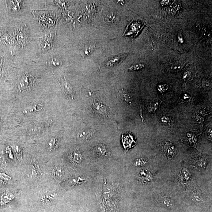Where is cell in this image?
<instances>
[{
  "label": "cell",
  "instance_id": "6da1fadb",
  "mask_svg": "<svg viewBox=\"0 0 212 212\" xmlns=\"http://www.w3.org/2000/svg\"><path fill=\"white\" fill-rule=\"evenodd\" d=\"M34 78L28 75L22 76L19 79L17 84L18 90L19 92H23L27 90L34 83Z\"/></svg>",
  "mask_w": 212,
  "mask_h": 212
},
{
  "label": "cell",
  "instance_id": "7a4b0ae2",
  "mask_svg": "<svg viewBox=\"0 0 212 212\" xmlns=\"http://www.w3.org/2000/svg\"><path fill=\"white\" fill-rule=\"evenodd\" d=\"M157 201L164 207L172 209L175 206V202L171 198L165 195L160 194L157 197Z\"/></svg>",
  "mask_w": 212,
  "mask_h": 212
},
{
  "label": "cell",
  "instance_id": "3957f363",
  "mask_svg": "<svg viewBox=\"0 0 212 212\" xmlns=\"http://www.w3.org/2000/svg\"><path fill=\"white\" fill-rule=\"evenodd\" d=\"M93 109L94 112L100 115L106 117L108 115V110L107 107L101 103L94 101L93 104Z\"/></svg>",
  "mask_w": 212,
  "mask_h": 212
},
{
  "label": "cell",
  "instance_id": "277c9868",
  "mask_svg": "<svg viewBox=\"0 0 212 212\" xmlns=\"http://www.w3.org/2000/svg\"><path fill=\"white\" fill-rule=\"evenodd\" d=\"M138 179L142 183H146L151 181L153 179V174L147 170H143L139 172Z\"/></svg>",
  "mask_w": 212,
  "mask_h": 212
},
{
  "label": "cell",
  "instance_id": "5b68a950",
  "mask_svg": "<svg viewBox=\"0 0 212 212\" xmlns=\"http://www.w3.org/2000/svg\"><path fill=\"white\" fill-rule=\"evenodd\" d=\"M40 45L43 51H48L52 46V38L51 36H47L39 40Z\"/></svg>",
  "mask_w": 212,
  "mask_h": 212
},
{
  "label": "cell",
  "instance_id": "8992f818",
  "mask_svg": "<svg viewBox=\"0 0 212 212\" xmlns=\"http://www.w3.org/2000/svg\"><path fill=\"white\" fill-rule=\"evenodd\" d=\"M43 109V105L40 103H34L26 107L23 110V112L24 114L33 113L34 112H39Z\"/></svg>",
  "mask_w": 212,
  "mask_h": 212
},
{
  "label": "cell",
  "instance_id": "52a82bcc",
  "mask_svg": "<svg viewBox=\"0 0 212 212\" xmlns=\"http://www.w3.org/2000/svg\"><path fill=\"white\" fill-rule=\"evenodd\" d=\"M127 55V54H120L112 57L106 62L105 65L107 66H111L118 65L122 62Z\"/></svg>",
  "mask_w": 212,
  "mask_h": 212
},
{
  "label": "cell",
  "instance_id": "ba28073f",
  "mask_svg": "<svg viewBox=\"0 0 212 212\" xmlns=\"http://www.w3.org/2000/svg\"><path fill=\"white\" fill-rule=\"evenodd\" d=\"M122 140L124 147L126 150L131 148L134 143H136L133 136L131 134L123 135Z\"/></svg>",
  "mask_w": 212,
  "mask_h": 212
},
{
  "label": "cell",
  "instance_id": "9c48e42d",
  "mask_svg": "<svg viewBox=\"0 0 212 212\" xmlns=\"http://www.w3.org/2000/svg\"><path fill=\"white\" fill-rule=\"evenodd\" d=\"M61 86L64 92L66 94L70 96L72 99H74V94L73 89L72 86L65 78L61 81Z\"/></svg>",
  "mask_w": 212,
  "mask_h": 212
},
{
  "label": "cell",
  "instance_id": "30bf717a",
  "mask_svg": "<svg viewBox=\"0 0 212 212\" xmlns=\"http://www.w3.org/2000/svg\"><path fill=\"white\" fill-rule=\"evenodd\" d=\"M164 149L165 153L169 157H174L176 153V150L175 146L169 142H165L164 145Z\"/></svg>",
  "mask_w": 212,
  "mask_h": 212
},
{
  "label": "cell",
  "instance_id": "8fae6325",
  "mask_svg": "<svg viewBox=\"0 0 212 212\" xmlns=\"http://www.w3.org/2000/svg\"><path fill=\"white\" fill-rule=\"evenodd\" d=\"M191 199L192 201L198 204H201L204 202V198L201 192L195 190L191 195Z\"/></svg>",
  "mask_w": 212,
  "mask_h": 212
},
{
  "label": "cell",
  "instance_id": "7c38bea8",
  "mask_svg": "<svg viewBox=\"0 0 212 212\" xmlns=\"http://www.w3.org/2000/svg\"><path fill=\"white\" fill-rule=\"evenodd\" d=\"M180 179L182 184H185L190 182L191 179V174L189 170L187 168H182L180 174Z\"/></svg>",
  "mask_w": 212,
  "mask_h": 212
},
{
  "label": "cell",
  "instance_id": "4fadbf2b",
  "mask_svg": "<svg viewBox=\"0 0 212 212\" xmlns=\"http://www.w3.org/2000/svg\"><path fill=\"white\" fill-rule=\"evenodd\" d=\"M119 95L120 97L127 104H130V105L132 104V97L126 90H124V89H121V90H120L119 92Z\"/></svg>",
  "mask_w": 212,
  "mask_h": 212
},
{
  "label": "cell",
  "instance_id": "5bb4252c",
  "mask_svg": "<svg viewBox=\"0 0 212 212\" xmlns=\"http://www.w3.org/2000/svg\"><path fill=\"white\" fill-rule=\"evenodd\" d=\"M17 37L18 40L22 42H24L26 39L27 38V34H26V30L25 27L18 25L17 26Z\"/></svg>",
  "mask_w": 212,
  "mask_h": 212
},
{
  "label": "cell",
  "instance_id": "9a60e30c",
  "mask_svg": "<svg viewBox=\"0 0 212 212\" xmlns=\"http://www.w3.org/2000/svg\"><path fill=\"white\" fill-rule=\"evenodd\" d=\"M96 48L95 44L93 43H87L85 45L83 51H82V55L83 57L89 56L94 51Z\"/></svg>",
  "mask_w": 212,
  "mask_h": 212
},
{
  "label": "cell",
  "instance_id": "2e32d148",
  "mask_svg": "<svg viewBox=\"0 0 212 212\" xmlns=\"http://www.w3.org/2000/svg\"><path fill=\"white\" fill-rule=\"evenodd\" d=\"M93 134L90 130L86 129L81 131L78 134V136L83 140H88L93 138Z\"/></svg>",
  "mask_w": 212,
  "mask_h": 212
},
{
  "label": "cell",
  "instance_id": "e0dca14e",
  "mask_svg": "<svg viewBox=\"0 0 212 212\" xmlns=\"http://www.w3.org/2000/svg\"><path fill=\"white\" fill-rule=\"evenodd\" d=\"M71 159L75 164H79L83 161V157L79 150H75L71 155Z\"/></svg>",
  "mask_w": 212,
  "mask_h": 212
},
{
  "label": "cell",
  "instance_id": "ac0fdd59",
  "mask_svg": "<svg viewBox=\"0 0 212 212\" xmlns=\"http://www.w3.org/2000/svg\"><path fill=\"white\" fill-rule=\"evenodd\" d=\"M97 155L100 157H104L107 156V150L105 146L103 144H99L95 148Z\"/></svg>",
  "mask_w": 212,
  "mask_h": 212
},
{
  "label": "cell",
  "instance_id": "d6986e66",
  "mask_svg": "<svg viewBox=\"0 0 212 212\" xmlns=\"http://www.w3.org/2000/svg\"><path fill=\"white\" fill-rule=\"evenodd\" d=\"M54 174L56 179L61 180L63 178L65 172L62 167L58 166L54 168Z\"/></svg>",
  "mask_w": 212,
  "mask_h": 212
},
{
  "label": "cell",
  "instance_id": "ffe728a7",
  "mask_svg": "<svg viewBox=\"0 0 212 212\" xmlns=\"http://www.w3.org/2000/svg\"><path fill=\"white\" fill-rule=\"evenodd\" d=\"M14 198V196L12 193L9 192H6L3 194L1 196V200L4 203L7 202L12 200Z\"/></svg>",
  "mask_w": 212,
  "mask_h": 212
},
{
  "label": "cell",
  "instance_id": "44dd1931",
  "mask_svg": "<svg viewBox=\"0 0 212 212\" xmlns=\"http://www.w3.org/2000/svg\"><path fill=\"white\" fill-rule=\"evenodd\" d=\"M12 3V9L13 12H18L20 11L22 6V1H10Z\"/></svg>",
  "mask_w": 212,
  "mask_h": 212
},
{
  "label": "cell",
  "instance_id": "7402d4cb",
  "mask_svg": "<svg viewBox=\"0 0 212 212\" xmlns=\"http://www.w3.org/2000/svg\"><path fill=\"white\" fill-rule=\"evenodd\" d=\"M59 144V141L55 138H52L48 142V149L50 150H52L57 147Z\"/></svg>",
  "mask_w": 212,
  "mask_h": 212
},
{
  "label": "cell",
  "instance_id": "603a6c76",
  "mask_svg": "<svg viewBox=\"0 0 212 212\" xmlns=\"http://www.w3.org/2000/svg\"><path fill=\"white\" fill-rule=\"evenodd\" d=\"M147 162L146 160L143 158H138L134 161V165L136 167L142 166L147 164Z\"/></svg>",
  "mask_w": 212,
  "mask_h": 212
},
{
  "label": "cell",
  "instance_id": "cb8c5ba5",
  "mask_svg": "<svg viewBox=\"0 0 212 212\" xmlns=\"http://www.w3.org/2000/svg\"><path fill=\"white\" fill-rule=\"evenodd\" d=\"M43 129V127L40 125H36L31 127L29 130V132L31 134H36L39 133L41 131V129Z\"/></svg>",
  "mask_w": 212,
  "mask_h": 212
},
{
  "label": "cell",
  "instance_id": "d4e9b609",
  "mask_svg": "<svg viewBox=\"0 0 212 212\" xmlns=\"http://www.w3.org/2000/svg\"><path fill=\"white\" fill-rule=\"evenodd\" d=\"M144 67L145 65L143 64H136V65L130 67L129 68V70L130 71L139 70L142 69Z\"/></svg>",
  "mask_w": 212,
  "mask_h": 212
},
{
  "label": "cell",
  "instance_id": "484cf974",
  "mask_svg": "<svg viewBox=\"0 0 212 212\" xmlns=\"http://www.w3.org/2000/svg\"><path fill=\"white\" fill-rule=\"evenodd\" d=\"M50 65H52L54 66H59L60 64V62L59 60L56 58H53L50 61L49 63Z\"/></svg>",
  "mask_w": 212,
  "mask_h": 212
},
{
  "label": "cell",
  "instance_id": "4316f807",
  "mask_svg": "<svg viewBox=\"0 0 212 212\" xmlns=\"http://www.w3.org/2000/svg\"><path fill=\"white\" fill-rule=\"evenodd\" d=\"M168 86L166 84L160 85L157 86V89L160 93H164L168 89Z\"/></svg>",
  "mask_w": 212,
  "mask_h": 212
},
{
  "label": "cell",
  "instance_id": "83f0119b",
  "mask_svg": "<svg viewBox=\"0 0 212 212\" xmlns=\"http://www.w3.org/2000/svg\"><path fill=\"white\" fill-rule=\"evenodd\" d=\"M202 85H203V87L206 89L210 88V86H211V84H210V82L205 79H203V81H202Z\"/></svg>",
  "mask_w": 212,
  "mask_h": 212
},
{
  "label": "cell",
  "instance_id": "f1b7e54d",
  "mask_svg": "<svg viewBox=\"0 0 212 212\" xmlns=\"http://www.w3.org/2000/svg\"><path fill=\"white\" fill-rule=\"evenodd\" d=\"M0 177L2 179L5 180H9L11 179V178L6 174L4 173H1L0 174Z\"/></svg>",
  "mask_w": 212,
  "mask_h": 212
},
{
  "label": "cell",
  "instance_id": "f546056e",
  "mask_svg": "<svg viewBox=\"0 0 212 212\" xmlns=\"http://www.w3.org/2000/svg\"><path fill=\"white\" fill-rule=\"evenodd\" d=\"M182 67L181 65H176V66L171 67V68L172 70H178L181 69Z\"/></svg>",
  "mask_w": 212,
  "mask_h": 212
},
{
  "label": "cell",
  "instance_id": "4dcf8cb0",
  "mask_svg": "<svg viewBox=\"0 0 212 212\" xmlns=\"http://www.w3.org/2000/svg\"><path fill=\"white\" fill-rule=\"evenodd\" d=\"M178 41L179 43H182L184 42V40L183 39L182 36L180 33H179L178 36Z\"/></svg>",
  "mask_w": 212,
  "mask_h": 212
},
{
  "label": "cell",
  "instance_id": "1f68e13d",
  "mask_svg": "<svg viewBox=\"0 0 212 212\" xmlns=\"http://www.w3.org/2000/svg\"><path fill=\"white\" fill-rule=\"evenodd\" d=\"M169 118H168L167 117H163L162 118H161V120L162 122L164 123H168L169 122Z\"/></svg>",
  "mask_w": 212,
  "mask_h": 212
},
{
  "label": "cell",
  "instance_id": "d6a6232c",
  "mask_svg": "<svg viewBox=\"0 0 212 212\" xmlns=\"http://www.w3.org/2000/svg\"><path fill=\"white\" fill-rule=\"evenodd\" d=\"M169 1H166V0H163V1H161V2H160V3H161V5L162 6H165L168 5V4L169 3Z\"/></svg>",
  "mask_w": 212,
  "mask_h": 212
},
{
  "label": "cell",
  "instance_id": "836d02e7",
  "mask_svg": "<svg viewBox=\"0 0 212 212\" xmlns=\"http://www.w3.org/2000/svg\"><path fill=\"white\" fill-rule=\"evenodd\" d=\"M3 157L2 155H0V164L1 163H3Z\"/></svg>",
  "mask_w": 212,
  "mask_h": 212
},
{
  "label": "cell",
  "instance_id": "e575fe53",
  "mask_svg": "<svg viewBox=\"0 0 212 212\" xmlns=\"http://www.w3.org/2000/svg\"><path fill=\"white\" fill-rule=\"evenodd\" d=\"M118 2L119 3L121 4V5H123V4L125 3V1H118Z\"/></svg>",
  "mask_w": 212,
  "mask_h": 212
},
{
  "label": "cell",
  "instance_id": "d590c367",
  "mask_svg": "<svg viewBox=\"0 0 212 212\" xmlns=\"http://www.w3.org/2000/svg\"><path fill=\"white\" fill-rule=\"evenodd\" d=\"M1 120H0V126H1Z\"/></svg>",
  "mask_w": 212,
  "mask_h": 212
}]
</instances>
